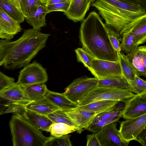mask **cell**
I'll list each match as a JSON object with an SVG mask.
<instances>
[{
    "instance_id": "cell-1",
    "label": "cell",
    "mask_w": 146,
    "mask_h": 146,
    "mask_svg": "<svg viewBox=\"0 0 146 146\" xmlns=\"http://www.w3.org/2000/svg\"><path fill=\"white\" fill-rule=\"evenodd\" d=\"M50 35L33 28L25 30L21 36L15 41L1 40L0 66L10 70L27 65L46 46Z\"/></svg>"
},
{
    "instance_id": "cell-2",
    "label": "cell",
    "mask_w": 146,
    "mask_h": 146,
    "mask_svg": "<svg viewBox=\"0 0 146 146\" xmlns=\"http://www.w3.org/2000/svg\"><path fill=\"white\" fill-rule=\"evenodd\" d=\"M109 29L96 12L89 13L82 21L79 38L82 48L94 58L111 61L118 60L109 38Z\"/></svg>"
},
{
    "instance_id": "cell-3",
    "label": "cell",
    "mask_w": 146,
    "mask_h": 146,
    "mask_svg": "<svg viewBox=\"0 0 146 146\" xmlns=\"http://www.w3.org/2000/svg\"><path fill=\"white\" fill-rule=\"evenodd\" d=\"M91 6L96 8L111 29V34L118 38L125 26L132 20L146 13V10L117 0H95Z\"/></svg>"
},
{
    "instance_id": "cell-4",
    "label": "cell",
    "mask_w": 146,
    "mask_h": 146,
    "mask_svg": "<svg viewBox=\"0 0 146 146\" xmlns=\"http://www.w3.org/2000/svg\"><path fill=\"white\" fill-rule=\"evenodd\" d=\"M9 126L13 146H44L53 137L44 135L24 115H13Z\"/></svg>"
},
{
    "instance_id": "cell-5",
    "label": "cell",
    "mask_w": 146,
    "mask_h": 146,
    "mask_svg": "<svg viewBox=\"0 0 146 146\" xmlns=\"http://www.w3.org/2000/svg\"><path fill=\"white\" fill-rule=\"evenodd\" d=\"M134 95L129 90L98 86L87 94L78 105H83L102 100H116L125 103Z\"/></svg>"
},
{
    "instance_id": "cell-6",
    "label": "cell",
    "mask_w": 146,
    "mask_h": 146,
    "mask_svg": "<svg viewBox=\"0 0 146 146\" xmlns=\"http://www.w3.org/2000/svg\"><path fill=\"white\" fill-rule=\"evenodd\" d=\"M98 79L82 76L76 79L64 89L63 93L70 100L77 105L85 96L98 85Z\"/></svg>"
},
{
    "instance_id": "cell-7",
    "label": "cell",
    "mask_w": 146,
    "mask_h": 146,
    "mask_svg": "<svg viewBox=\"0 0 146 146\" xmlns=\"http://www.w3.org/2000/svg\"><path fill=\"white\" fill-rule=\"evenodd\" d=\"M48 77L46 70L36 61L24 67L19 72L17 82L22 87L32 84L45 83Z\"/></svg>"
},
{
    "instance_id": "cell-8",
    "label": "cell",
    "mask_w": 146,
    "mask_h": 146,
    "mask_svg": "<svg viewBox=\"0 0 146 146\" xmlns=\"http://www.w3.org/2000/svg\"><path fill=\"white\" fill-rule=\"evenodd\" d=\"M90 71L98 79H104L122 75L119 62L111 61L94 58Z\"/></svg>"
},
{
    "instance_id": "cell-9",
    "label": "cell",
    "mask_w": 146,
    "mask_h": 146,
    "mask_svg": "<svg viewBox=\"0 0 146 146\" xmlns=\"http://www.w3.org/2000/svg\"><path fill=\"white\" fill-rule=\"evenodd\" d=\"M146 126V113L121 121L119 131L123 140L129 143L135 140Z\"/></svg>"
},
{
    "instance_id": "cell-10",
    "label": "cell",
    "mask_w": 146,
    "mask_h": 146,
    "mask_svg": "<svg viewBox=\"0 0 146 146\" xmlns=\"http://www.w3.org/2000/svg\"><path fill=\"white\" fill-rule=\"evenodd\" d=\"M122 117L125 119L146 113V91L136 94L125 103Z\"/></svg>"
},
{
    "instance_id": "cell-11",
    "label": "cell",
    "mask_w": 146,
    "mask_h": 146,
    "mask_svg": "<svg viewBox=\"0 0 146 146\" xmlns=\"http://www.w3.org/2000/svg\"><path fill=\"white\" fill-rule=\"evenodd\" d=\"M62 110L70 118L76 128V131L79 134L87 129L96 116L100 113L76 108Z\"/></svg>"
},
{
    "instance_id": "cell-12",
    "label": "cell",
    "mask_w": 146,
    "mask_h": 146,
    "mask_svg": "<svg viewBox=\"0 0 146 146\" xmlns=\"http://www.w3.org/2000/svg\"><path fill=\"white\" fill-rule=\"evenodd\" d=\"M117 122L104 127L97 132L101 146H127L129 143L124 141L116 128Z\"/></svg>"
},
{
    "instance_id": "cell-13",
    "label": "cell",
    "mask_w": 146,
    "mask_h": 146,
    "mask_svg": "<svg viewBox=\"0 0 146 146\" xmlns=\"http://www.w3.org/2000/svg\"><path fill=\"white\" fill-rule=\"evenodd\" d=\"M20 23L0 8V38L9 40L22 30Z\"/></svg>"
},
{
    "instance_id": "cell-14",
    "label": "cell",
    "mask_w": 146,
    "mask_h": 146,
    "mask_svg": "<svg viewBox=\"0 0 146 146\" xmlns=\"http://www.w3.org/2000/svg\"><path fill=\"white\" fill-rule=\"evenodd\" d=\"M125 33H130L134 36L137 45L146 41V13L132 20L127 24L120 33V35Z\"/></svg>"
},
{
    "instance_id": "cell-15",
    "label": "cell",
    "mask_w": 146,
    "mask_h": 146,
    "mask_svg": "<svg viewBox=\"0 0 146 146\" xmlns=\"http://www.w3.org/2000/svg\"><path fill=\"white\" fill-rule=\"evenodd\" d=\"M91 3L90 0H71L64 14L74 22L83 21Z\"/></svg>"
},
{
    "instance_id": "cell-16",
    "label": "cell",
    "mask_w": 146,
    "mask_h": 146,
    "mask_svg": "<svg viewBox=\"0 0 146 146\" xmlns=\"http://www.w3.org/2000/svg\"><path fill=\"white\" fill-rule=\"evenodd\" d=\"M0 96L10 102L25 105L32 101L26 94L23 88L17 82L0 92Z\"/></svg>"
},
{
    "instance_id": "cell-17",
    "label": "cell",
    "mask_w": 146,
    "mask_h": 146,
    "mask_svg": "<svg viewBox=\"0 0 146 146\" xmlns=\"http://www.w3.org/2000/svg\"><path fill=\"white\" fill-rule=\"evenodd\" d=\"M25 107L26 109L46 115L60 109L45 96L29 103L25 105Z\"/></svg>"
},
{
    "instance_id": "cell-18",
    "label": "cell",
    "mask_w": 146,
    "mask_h": 146,
    "mask_svg": "<svg viewBox=\"0 0 146 146\" xmlns=\"http://www.w3.org/2000/svg\"><path fill=\"white\" fill-rule=\"evenodd\" d=\"M50 13L44 4H42L28 17H25L27 22L33 28L39 31L41 28L46 26V16Z\"/></svg>"
},
{
    "instance_id": "cell-19",
    "label": "cell",
    "mask_w": 146,
    "mask_h": 146,
    "mask_svg": "<svg viewBox=\"0 0 146 146\" xmlns=\"http://www.w3.org/2000/svg\"><path fill=\"white\" fill-rule=\"evenodd\" d=\"M24 115L35 126L42 131L48 132L50 127L54 123L47 115L27 109Z\"/></svg>"
},
{
    "instance_id": "cell-20",
    "label": "cell",
    "mask_w": 146,
    "mask_h": 146,
    "mask_svg": "<svg viewBox=\"0 0 146 146\" xmlns=\"http://www.w3.org/2000/svg\"><path fill=\"white\" fill-rule=\"evenodd\" d=\"M120 102L113 100H99L86 105L78 106L76 108L100 113L112 110Z\"/></svg>"
},
{
    "instance_id": "cell-21",
    "label": "cell",
    "mask_w": 146,
    "mask_h": 146,
    "mask_svg": "<svg viewBox=\"0 0 146 146\" xmlns=\"http://www.w3.org/2000/svg\"><path fill=\"white\" fill-rule=\"evenodd\" d=\"M45 96L53 104L62 110L74 109L78 106L68 99L63 93H58L48 90Z\"/></svg>"
},
{
    "instance_id": "cell-22",
    "label": "cell",
    "mask_w": 146,
    "mask_h": 146,
    "mask_svg": "<svg viewBox=\"0 0 146 146\" xmlns=\"http://www.w3.org/2000/svg\"><path fill=\"white\" fill-rule=\"evenodd\" d=\"M119 62L122 75L128 82L133 81L139 74L129 58L121 51L117 52Z\"/></svg>"
},
{
    "instance_id": "cell-23",
    "label": "cell",
    "mask_w": 146,
    "mask_h": 146,
    "mask_svg": "<svg viewBox=\"0 0 146 146\" xmlns=\"http://www.w3.org/2000/svg\"><path fill=\"white\" fill-rule=\"evenodd\" d=\"M22 88L32 101L44 97L48 90L44 83L34 84Z\"/></svg>"
},
{
    "instance_id": "cell-24",
    "label": "cell",
    "mask_w": 146,
    "mask_h": 146,
    "mask_svg": "<svg viewBox=\"0 0 146 146\" xmlns=\"http://www.w3.org/2000/svg\"><path fill=\"white\" fill-rule=\"evenodd\" d=\"M98 86L116 87L131 90L129 82L122 75L98 79Z\"/></svg>"
},
{
    "instance_id": "cell-25",
    "label": "cell",
    "mask_w": 146,
    "mask_h": 146,
    "mask_svg": "<svg viewBox=\"0 0 146 146\" xmlns=\"http://www.w3.org/2000/svg\"><path fill=\"white\" fill-rule=\"evenodd\" d=\"M0 8L20 23L23 22L25 19L21 12L9 0H0Z\"/></svg>"
},
{
    "instance_id": "cell-26",
    "label": "cell",
    "mask_w": 146,
    "mask_h": 146,
    "mask_svg": "<svg viewBox=\"0 0 146 146\" xmlns=\"http://www.w3.org/2000/svg\"><path fill=\"white\" fill-rule=\"evenodd\" d=\"M76 130V128L74 126L64 123H54L50 127L48 132L50 133L52 136L59 137Z\"/></svg>"
},
{
    "instance_id": "cell-27",
    "label": "cell",
    "mask_w": 146,
    "mask_h": 146,
    "mask_svg": "<svg viewBox=\"0 0 146 146\" xmlns=\"http://www.w3.org/2000/svg\"><path fill=\"white\" fill-rule=\"evenodd\" d=\"M121 43L120 44L121 51L127 55L134 51L138 47L135 38L130 33L123 34Z\"/></svg>"
},
{
    "instance_id": "cell-28",
    "label": "cell",
    "mask_w": 146,
    "mask_h": 146,
    "mask_svg": "<svg viewBox=\"0 0 146 146\" xmlns=\"http://www.w3.org/2000/svg\"><path fill=\"white\" fill-rule=\"evenodd\" d=\"M139 76H146L145 68L138 48L131 53L127 55Z\"/></svg>"
},
{
    "instance_id": "cell-29",
    "label": "cell",
    "mask_w": 146,
    "mask_h": 146,
    "mask_svg": "<svg viewBox=\"0 0 146 146\" xmlns=\"http://www.w3.org/2000/svg\"><path fill=\"white\" fill-rule=\"evenodd\" d=\"M42 4L40 0H21L20 3L21 12L25 17H27Z\"/></svg>"
},
{
    "instance_id": "cell-30",
    "label": "cell",
    "mask_w": 146,
    "mask_h": 146,
    "mask_svg": "<svg viewBox=\"0 0 146 146\" xmlns=\"http://www.w3.org/2000/svg\"><path fill=\"white\" fill-rule=\"evenodd\" d=\"M77 60L82 63L90 71L91 69V62L94 58L82 48H78L75 50Z\"/></svg>"
},
{
    "instance_id": "cell-31",
    "label": "cell",
    "mask_w": 146,
    "mask_h": 146,
    "mask_svg": "<svg viewBox=\"0 0 146 146\" xmlns=\"http://www.w3.org/2000/svg\"><path fill=\"white\" fill-rule=\"evenodd\" d=\"M47 116L54 123H64L74 126L69 117L61 109L58 110Z\"/></svg>"
},
{
    "instance_id": "cell-32",
    "label": "cell",
    "mask_w": 146,
    "mask_h": 146,
    "mask_svg": "<svg viewBox=\"0 0 146 146\" xmlns=\"http://www.w3.org/2000/svg\"><path fill=\"white\" fill-rule=\"evenodd\" d=\"M122 117V114L115 115L111 117L94 123H92L87 130L93 132L97 133L99 131L104 127L114 122H117Z\"/></svg>"
},
{
    "instance_id": "cell-33",
    "label": "cell",
    "mask_w": 146,
    "mask_h": 146,
    "mask_svg": "<svg viewBox=\"0 0 146 146\" xmlns=\"http://www.w3.org/2000/svg\"><path fill=\"white\" fill-rule=\"evenodd\" d=\"M6 105V109L5 110L1 111L0 115L10 113L21 115L25 114L26 110L25 105L9 102Z\"/></svg>"
},
{
    "instance_id": "cell-34",
    "label": "cell",
    "mask_w": 146,
    "mask_h": 146,
    "mask_svg": "<svg viewBox=\"0 0 146 146\" xmlns=\"http://www.w3.org/2000/svg\"><path fill=\"white\" fill-rule=\"evenodd\" d=\"M70 136V135L68 134L59 137L53 136L52 139L47 142L44 146H71Z\"/></svg>"
},
{
    "instance_id": "cell-35",
    "label": "cell",
    "mask_w": 146,
    "mask_h": 146,
    "mask_svg": "<svg viewBox=\"0 0 146 146\" xmlns=\"http://www.w3.org/2000/svg\"><path fill=\"white\" fill-rule=\"evenodd\" d=\"M129 83L131 90L133 93L139 94L146 91V80L141 78L139 75L136 76L133 81Z\"/></svg>"
},
{
    "instance_id": "cell-36",
    "label": "cell",
    "mask_w": 146,
    "mask_h": 146,
    "mask_svg": "<svg viewBox=\"0 0 146 146\" xmlns=\"http://www.w3.org/2000/svg\"><path fill=\"white\" fill-rule=\"evenodd\" d=\"M15 83L14 78L7 76L0 72V92L12 86Z\"/></svg>"
},
{
    "instance_id": "cell-37",
    "label": "cell",
    "mask_w": 146,
    "mask_h": 146,
    "mask_svg": "<svg viewBox=\"0 0 146 146\" xmlns=\"http://www.w3.org/2000/svg\"><path fill=\"white\" fill-rule=\"evenodd\" d=\"M70 2L61 3L49 5L46 7L47 10L50 13L53 11L65 12L68 9Z\"/></svg>"
},
{
    "instance_id": "cell-38",
    "label": "cell",
    "mask_w": 146,
    "mask_h": 146,
    "mask_svg": "<svg viewBox=\"0 0 146 146\" xmlns=\"http://www.w3.org/2000/svg\"><path fill=\"white\" fill-rule=\"evenodd\" d=\"M86 138L87 146H101L97 133L87 135Z\"/></svg>"
},
{
    "instance_id": "cell-39",
    "label": "cell",
    "mask_w": 146,
    "mask_h": 146,
    "mask_svg": "<svg viewBox=\"0 0 146 146\" xmlns=\"http://www.w3.org/2000/svg\"><path fill=\"white\" fill-rule=\"evenodd\" d=\"M146 10V0H117Z\"/></svg>"
},
{
    "instance_id": "cell-40",
    "label": "cell",
    "mask_w": 146,
    "mask_h": 146,
    "mask_svg": "<svg viewBox=\"0 0 146 146\" xmlns=\"http://www.w3.org/2000/svg\"><path fill=\"white\" fill-rule=\"evenodd\" d=\"M109 38L115 50L117 52L121 51L120 44L118 38L115 35L111 33L109 35Z\"/></svg>"
},
{
    "instance_id": "cell-41",
    "label": "cell",
    "mask_w": 146,
    "mask_h": 146,
    "mask_svg": "<svg viewBox=\"0 0 146 146\" xmlns=\"http://www.w3.org/2000/svg\"><path fill=\"white\" fill-rule=\"evenodd\" d=\"M135 140L143 146H146V126L138 135Z\"/></svg>"
},
{
    "instance_id": "cell-42",
    "label": "cell",
    "mask_w": 146,
    "mask_h": 146,
    "mask_svg": "<svg viewBox=\"0 0 146 146\" xmlns=\"http://www.w3.org/2000/svg\"><path fill=\"white\" fill-rule=\"evenodd\" d=\"M138 48L139 51L144 65L146 68V46H138Z\"/></svg>"
},
{
    "instance_id": "cell-43",
    "label": "cell",
    "mask_w": 146,
    "mask_h": 146,
    "mask_svg": "<svg viewBox=\"0 0 146 146\" xmlns=\"http://www.w3.org/2000/svg\"><path fill=\"white\" fill-rule=\"evenodd\" d=\"M70 0H49L44 4L46 7L48 5L61 3L70 2Z\"/></svg>"
},
{
    "instance_id": "cell-44",
    "label": "cell",
    "mask_w": 146,
    "mask_h": 146,
    "mask_svg": "<svg viewBox=\"0 0 146 146\" xmlns=\"http://www.w3.org/2000/svg\"><path fill=\"white\" fill-rule=\"evenodd\" d=\"M12 3L21 11L20 3L21 0H9Z\"/></svg>"
},
{
    "instance_id": "cell-45",
    "label": "cell",
    "mask_w": 146,
    "mask_h": 146,
    "mask_svg": "<svg viewBox=\"0 0 146 146\" xmlns=\"http://www.w3.org/2000/svg\"><path fill=\"white\" fill-rule=\"evenodd\" d=\"M49 0H40L41 2L44 4H45Z\"/></svg>"
},
{
    "instance_id": "cell-46",
    "label": "cell",
    "mask_w": 146,
    "mask_h": 146,
    "mask_svg": "<svg viewBox=\"0 0 146 146\" xmlns=\"http://www.w3.org/2000/svg\"><path fill=\"white\" fill-rule=\"evenodd\" d=\"M90 0L91 3L95 1V0Z\"/></svg>"
},
{
    "instance_id": "cell-47",
    "label": "cell",
    "mask_w": 146,
    "mask_h": 146,
    "mask_svg": "<svg viewBox=\"0 0 146 146\" xmlns=\"http://www.w3.org/2000/svg\"><path fill=\"white\" fill-rule=\"evenodd\" d=\"M70 0V1H71V0Z\"/></svg>"
},
{
    "instance_id": "cell-48",
    "label": "cell",
    "mask_w": 146,
    "mask_h": 146,
    "mask_svg": "<svg viewBox=\"0 0 146 146\" xmlns=\"http://www.w3.org/2000/svg\"><path fill=\"white\" fill-rule=\"evenodd\" d=\"M145 77H146V76H145Z\"/></svg>"
}]
</instances>
